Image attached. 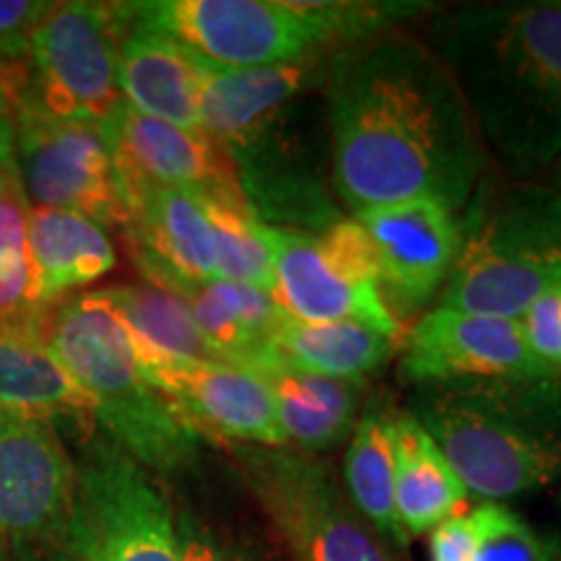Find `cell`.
<instances>
[{"instance_id": "6da1fadb", "label": "cell", "mask_w": 561, "mask_h": 561, "mask_svg": "<svg viewBox=\"0 0 561 561\" xmlns=\"http://www.w3.org/2000/svg\"><path fill=\"white\" fill-rule=\"evenodd\" d=\"M331 180L354 210L434 198L460 214L483 178V146L437 53L405 32L335 50L325 79Z\"/></svg>"}, {"instance_id": "7a4b0ae2", "label": "cell", "mask_w": 561, "mask_h": 561, "mask_svg": "<svg viewBox=\"0 0 561 561\" xmlns=\"http://www.w3.org/2000/svg\"><path fill=\"white\" fill-rule=\"evenodd\" d=\"M426 45L481 140L517 180L561 157V3H466L434 13Z\"/></svg>"}, {"instance_id": "3957f363", "label": "cell", "mask_w": 561, "mask_h": 561, "mask_svg": "<svg viewBox=\"0 0 561 561\" xmlns=\"http://www.w3.org/2000/svg\"><path fill=\"white\" fill-rule=\"evenodd\" d=\"M416 388L409 413L466 491L500 502L561 481V375Z\"/></svg>"}, {"instance_id": "277c9868", "label": "cell", "mask_w": 561, "mask_h": 561, "mask_svg": "<svg viewBox=\"0 0 561 561\" xmlns=\"http://www.w3.org/2000/svg\"><path fill=\"white\" fill-rule=\"evenodd\" d=\"M426 3H297V0H146L117 3L133 26L172 39L210 68H268L312 60L396 30Z\"/></svg>"}, {"instance_id": "5b68a950", "label": "cell", "mask_w": 561, "mask_h": 561, "mask_svg": "<svg viewBox=\"0 0 561 561\" xmlns=\"http://www.w3.org/2000/svg\"><path fill=\"white\" fill-rule=\"evenodd\" d=\"M45 339L89 392L96 424L133 460L149 471L180 473L198 458L201 434L146 377L121 320L94 291L55 305Z\"/></svg>"}, {"instance_id": "8992f818", "label": "cell", "mask_w": 561, "mask_h": 561, "mask_svg": "<svg viewBox=\"0 0 561 561\" xmlns=\"http://www.w3.org/2000/svg\"><path fill=\"white\" fill-rule=\"evenodd\" d=\"M561 286V191L538 182L476 187L442 307L520 320Z\"/></svg>"}, {"instance_id": "52a82bcc", "label": "cell", "mask_w": 561, "mask_h": 561, "mask_svg": "<svg viewBox=\"0 0 561 561\" xmlns=\"http://www.w3.org/2000/svg\"><path fill=\"white\" fill-rule=\"evenodd\" d=\"M121 34L115 3H53L30 55L0 68L16 115L94 125L107 136L125 107L117 79Z\"/></svg>"}, {"instance_id": "ba28073f", "label": "cell", "mask_w": 561, "mask_h": 561, "mask_svg": "<svg viewBox=\"0 0 561 561\" xmlns=\"http://www.w3.org/2000/svg\"><path fill=\"white\" fill-rule=\"evenodd\" d=\"M244 481L291 561H396L333 466L291 447L240 445Z\"/></svg>"}, {"instance_id": "9c48e42d", "label": "cell", "mask_w": 561, "mask_h": 561, "mask_svg": "<svg viewBox=\"0 0 561 561\" xmlns=\"http://www.w3.org/2000/svg\"><path fill=\"white\" fill-rule=\"evenodd\" d=\"M273 255L271 299L289 320L362 322L398 335L385 301L375 250L356 219H339L322 231L268 227Z\"/></svg>"}, {"instance_id": "30bf717a", "label": "cell", "mask_w": 561, "mask_h": 561, "mask_svg": "<svg viewBox=\"0 0 561 561\" xmlns=\"http://www.w3.org/2000/svg\"><path fill=\"white\" fill-rule=\"evenodd\" d=\"M68 561H182L174 515L146 468L112 439H91L76 466Z\"/></svg>"}, {"instance_id": "8fae6325", "label": "cell", "mask_w": 561, "mask_h": 561, "mask_svg": "<svg viewBox=\"0 0 561 561\" xmlns=\"http://www.w3.org/2000/svg\"><path fill=\"white\" fill-rule=\"evenodd\" d=\"M13 167L32 206L76 210L121 231L130 219L115 153L94 125L16 115Z\"/></svg>"}, {"instance_id": "7c38bea8", "label": "cell", "mask_w": 561, "mask_h": 561, "mask_svg": "<svg viewBox=\"0 0 561 561\" xmlns=\"http://www.w3.org/2000/svg\"><path fill=\"white\" fill-rule=\"evenodd\" d=\"M76 466L47 421L0 411V538L13 549L62 546Z\"/></svg>"}, {"instance_id": "4fadbf2b", "label": "cell", "mask_w": 561, "mask_h": 561, "mask_svg": "<svg viewBox=\"0 0 561 561\" xmlns=\"http://www.w3.org/2000/svg\"><path fill=\"white\" fill-rule=\"evenodd\" d=\"M403 380L413 385L551 377L525 341L520 320L489 318L434 307L416 322L401 359Z\"/></svg>"}, {"instance_id": "5bb4252c", "label": "cell", "mask_w": 561, "mask_h": 561, "mask_svg": "<svg viewBox=\"0 0 561 561\" xmlns=\"http://www.w3.org/2000/svg\"><path fill=\"white\" fill-rule=\"evenodd\" d=\"M125 198L136 187H180L198 195H244L227 149L201 128L153 121L128 104L110 125Z\"/></svg>"}, {"instance_id": "9a60e30c", "label": "cell", "mask_w": 561, "mask_h": 561, "mask_svg": "<svg viewBox=\"0 0 561 561\" xmlns=\"http://www.w3.org/2000/svg\"><path fill=\"white\" fill-rule=\"evenodd\" d=\"M375 250L380 286L405 310L424 307L453 271L460 244V219L434 198L356 210Z\"/></svg>"}, {"instance_id": "2e32d148", "label": "cell", "mask_w": 561, "mask_h": 561, "mask_svg": "<svg viewBox=\"0 0 561 561\" xmlns=\"http://www.w3.org/2000/svg\"><path fill=\"white\" fill-rule=\"evenodd\" d=\"M123 234L146 280L182 297L193 286L219 280L214 229L198 193L180 187H136Z\"/></svg>"}, {"instance_id": "e0dca14e", "label": "cell", "mask_w": 561, "mask_h": 561, "mask_svg": "<svg viewBox=\"0 0 561 561\" xmlns=\"http://www.w3.org/2000/svg\"><path fill=\"white\" fill-rule=\"evenodd\" d=\"M198 434L257 447H289L268 382L227 362H191L146 371Z\"/></svg>"}, {"instance_id": "ac0fdd59", "label": "cell", "mask_w": 561, "mask_h": 561, "mask_svg": "<svg viewBox=\"0 0 561 561\" xmlns=\"http://www.w3.org/2000/svg\"><path fill=\"white\" fill-rule=\"evenodd\" d=\"M117 19L123 30L117 79L125 104L153 121L180 125V128H201L198 115L206 62L161 34L128 24L121 11Z\"/></svg>"}, {"instance_id": "d6986e66", "label": "cell", "mask_w": 561, "mask_h": 561, "mask_svg": "<svg viewBox=\"0 0 561 561\" xmlns=\"http://www.w3.org/2000/svg\"><path fill=\"white\" fill-rule=\"evenodd\" d=\"M0 411L70 424L91 439L96 424L89 392L62 367L47 339L0 331Z\"/></svg>"}, {"instance_id": "ffe728a7", "label": "cell", "mask_w": 561, "mask_h": 561, "mask_svg": "<svg viewBox=\"0 0 561 561\" xmlns=\"http://www.w3.org/2000/svg\"><path fill=\"white\" fill-rule=\"evenodd\" d=\"M390 442L396 466V510L405 536L432 533L450 517L466 515V486L432 434L409 411L392 416Z\"/></svg>"}, {"instance_id": "44dd1931", "label": "cell", "mask_w": 561, "mask_h": 561, "mask_svg": "<svg viewBox=\"0 0 561 561\" xmlns=\"http://www.w3.org/2000/svg\"><path fill=\"white\" fill-rule=\"evenodd\" d=\"M195 325L219 362L261 371L273 359V335L284 320L268 291L208 280L182 294Z\"/></svg>"}, {"instance_id": "7402d4cb", "label": "cell", "mask_w": 561, "mask_h": 561, "mask_svg": "<svg viewBox=\"0 0 561 561\" xmlns=\"http://www.w3.org/2000/svg\"><path fill=\"white\" fill-rule=\"evenodd\" d=\"M314 58L268 68H206L201 91V130L229 149L271 112L305 94Z\"/></svg>"}, {"instance_id": "603a6c76", "label": "cell", "mask_w": 561, "mask_h": 561, "mask_svg": "<svg viewBox=\"0 0 561 561\" xmlns=\"http://www.w3.org/2000/svg\"><path fill=\"white\" fill-rule=\"evenodd\" d=\"M268 382L286 445L318 455L343 445L356 426V385L335 377L312 375L271 359L257 371Z\"/></svg>"}, {"instance_id": "cb8c5ba5", "label": "cell", "mask_w": 561, "mask_h": 561, "mask_svg": "<svg viewBox=\"0 0 561 561\" xmlns=\"http://www.w3.org/2000/svg\"><path fill=\"white\" fill-rule=\"evenodd\" d=\"M30 250L47 307L58 305L68 291L104 278L117 265L107 227L76 210L32 206Z\"/></svg>"}, {"instance_id": "d4e9b609", "label": "cell", "mask_w": 561, "mask_h": 561, "mask_svg": "<svg viewBox=\"0 0 561 561\" xmlns=\"http://www.w3.org/2000/svg\"><path fill=\"white\" fill-rule=\"evenodd\" d=\"M94 294L121 320L144 371L191 362H219L195 325L191 307L178 294L151 284L107 286Z\"/></svg>"}, {"instance_id": "484cf974", "label": "cell", "mask_w": 561, "mask_h": 561, "mask_svg": "<svg viewBox=\"0 0 561 561\" xmlns=\"http://www.w3.org/2000/svg\"><path fill=\"white\" fill-rule=\"evenodd\" d=\"M398 335L362 322H299L284 314L273 335V359L312 375L359 382L396 354Z\"/></svg>"}, {"instance_id": "4316f807", "label": "cell", "mask_w": 561, "mask_h": 561, "mask_svg": "<svg viewBox=\"0 0 561 561\" xmlns=\"http://www.w3.org/2000/svg\"><path fill=\"white\" fill-rule=\"evenodd\" d=\"M32 203L16 167H0V331L45 339L53 307L42 301L30 250Z\"/></svg>"}, {"instance_id": "83f0119b", "label": "cell", "mask_w": 561, "mask_h": 561, "mask_svg": "<svg viewBox=\"0 0 561 561\" xmlns=\"http://www.w3.org/2000/svg\"><path fill=\"white\" fill-rule=\"evenodd\" d=\"M392 413L369 409L356 421L343 458V486L359 515L385 543H409L396 510V466L390 442Z\"/></svg>"}, {"instance_id": "f1b7e54d", "label": "cell", "mask_w": 561, "mask_h": 561, "mask_svg": "<svg viewBox=\"0 0 561 561\" xmlns=\"http://www.w3.org/2000/svg\"><path fill=\"white\" fill-rule=\"evenodd\" d=\"M214 229L219 278L271 294L273 255L268 224L257 219L244 195H201Z\"/></svg>"}, {"instance_id": "f546056e", "label": "cell", "mask_w": 561, "mask_h": 561, "mask_svg": "<svg viewBox=\"0 0 561 561\" xmlns=\"http://www.w3.org/2000/svg\"><path fill=\"white\" fill-rule=\"evenodd\" d=\"M473 528L468 561H551L553 538L538 533L500 502H483L468 512Z\"/></svg>"}, {"instance_id": "4dcf8cb0", "label": "cell", "mask_w": 561, "mask_h": 561, "mask_svg": "<svg viewBox=\"0 0 561 561\" xmlns=\"http://www.w3.org/2000/svg\"><path fill=\"white\" fill-rule=\"evenodd\" d=\"M182 561H276L261 543L210 528L191 510L174 515Z\"/></svg>"}, {"instance_id": "1f68e13d", "label": "cell", "mask_w": 561, "mask_h": 561, "mask_svg": "<svg viewBox=\"0 0 561 561\" xmlns=\"http://www.w3.org/2000/svg\"><path fill=\"white\" fill-rule=\"evenodd\" d=\"M50 5L32 0H0V66H16L30 55L34 32Z\"/></svg>"}, {"instance_id": "d6a6232c", "label": "cell", "mask_w": 561, "mask_h": 561, "mask_svg": "<svg viewBox=\"0 0 561 561\" xmlns=\"http://www.w3.org/2000/svg\"><path fill=\"white\" fill-rule=\"evenodd\" d=\"M471 543H473V528L471 517L458 515L442 523L439 528L432 530L430 541V559L432 561H468L471 559Z\"/></svg>"}, {"instance_id": "836d02e7", "label": "cell", "mask_w": 561, "mask_h": 561, "mask_svg": "<svg viewBox=\"0 0 561 561\" xmlns=\"http://www.w3.org/2000/svg\"><path fill=\"white\" fill-rule=\"evenodd\" d=\"M13 136H16V110L0 83V167L13 161Z\"/></svg>"}, {"instance_id": "e575fe53", "label": "cell", "mask_w": 561, "mask_h": 561, "mask_svg": "<svg viewBox=\"0 0 561 561\" xmlns=\"http://www.w3.org/2000/svg\"><path fill=\"white\" fill-rule=\"evenodd\" d=\"M549 536L553 538V557H551V561H561V525H559V528L549 530Z\"/></svg>"}, {"instance_id": "d590c367", "label": "cell", "mask_w": 561, "mask_h": 561, "mask_svg": "<svg viewBox=\"0 0 561 561\" xmlns=\"http://www.w3.org/2000/svg\"><path fill=\"white\" fill-rule=\"evenodd\" d=\"M553 187H559L561 191V157L557 161V174H553Z\"/></svg>"}, {"instance_id": "8d00e7d4", "label": "cell", "mask_w": 561, "mask_h": 561, "mask_svg": "<svg viewBox=\"0 0 561 561\" xmlns=\"http://www.w3.org/2000/svg\"><path fill=\"white\" fill-rule=\"evenodd\" d=\"M5 551H9V546H5V541H3V538H0V561H3V559H5Z\"/></svg>"}, {"instance_id": "74e56055", "label": "cell", "mask_w": 561, "mask_h": 561, "mask_svg": "<svg viewBox=\"0 0 561 561\" xmlns=\"http://www.w3.org/2000/svg\"><path fill=\"white\" fill-rule=\"evenodd\" d=\"M559 299H561V286H559Z\"/></svg>"}, {"instance_id": "f35d334b", "label": "cell", "mask_w": 561, "mask_h": 561, "mask_svg": "<svg viewBox=\"0 0 561 561\" xmlns=\"http://www.w3.org/2000/svg\"><path fill=\"white\" fill-rule=\"evenodd\" d=\"M0 68H3V66H0Z\"/></svg>"}, {"instance_id": "ab89813d", "label": "cell", "mask_w": 561, "mask_h": 561, "mask_svg": "<svg viewBox=\"0 0 561 561\" xmlns=\"http://www.w3.org/2000/svg\"><path fill=\"white\" fill-rule=\"evenodd\" d=\"M3 167H5V164H3Z\"/></svg>"}]
</instances>
